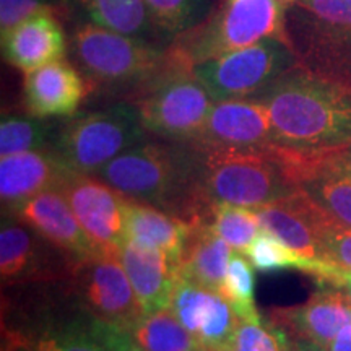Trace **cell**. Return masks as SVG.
Masks as SVG:
<instances>
[{
	"mask_svg": "<svg viewBox=\"0 0 351 351\" xmlns=\"http://www.w3.org/2000/svg\"><path fill=\"white\" fill-rule=\"evenodd\" d=\"M245 256L252 262L254 269L261 271L301 270L315 276L317 280L330 274L333 267V263L304 257L282 239L263 230L254 239Z\"/></svg>",
	"mask_w": 351,
	"mask_h": 351,
	"instance_id": "obj_27",
	"label": "cell"
},
{
	"mask_svg": "<svg viewBox=\"0 0 351 351\" xmlns=\"http://www.w3.org/2000/svg\"><path fill=\"white\" fill-rule=\"evenodd\" d=\"M52 0H0V26L2 33L12 29L34 13L52 10Z\"/></svg>",
	"mask_w": 351,
	"mask_h": 351,
	"instance_id": "obj_35",
	"label": "cell"
},
{
	"mask_svg": "<svg viewBox=\"0 0 351 351\" xmlns=\"http://www.w3.org/2000/svg\"><path fill=\"white\" fill-rule=\"evenodd\" d=\"M324 261L341 269H351V230L339 225L326 228L320 234Z\"/></svg>",
	"mask_w": 351,
	"mask_h": 351,
	"instance_id": "obj_34",
	"label": "cell"
},
{
	"mask_svg": "<svg viewBox=\"0 0 351 351\" xmlns=\"http://www.w3.org/2000/svg\"><path fill=\"white\" fill-rule=\"evenodd\" d=\"M263 231L287 243L302 256L313 261H324L320 234L326 228L335 225L319 205L298 191L287 199L256 208Z\"/></svg>",
	"mask_w": 351,
	"mask_h": 351,
	"instance_id": "obj_14",
	"label": "cell"
},
{
	"mask_svg": "<svg viewBox=\"0 0 351 351\" xmlns=\"http://www.w3.org/2000/svg\"><path fill=\"white\" fill-rule=\"evenodd\" d=\"M339 156L317 161L293 160L291 168L301 191L335 225L351 230V171L340 163Z\"/></svg>",
	"mask_w": 351,
	"mask_h": 351,
	"instance_id": "obj_20",
	"label": "cell"
},
{
	"mask_svg": "<svg viewBox=\"0 0 351 351\" xmlns=\"http://www.w3.org/2000/svg\"><path fill=\"white\" fill-rule=\"evenodd\" d=\"M145 132L137 106L117 103L72 117L56 134L52 152L72 173L96 176L122 152L143 142Z\"/></svg>",
	"mask_w": 351,
	"mask_h": 351,
	"instance_id": "obj_6",
	"label": "cell"
},
{
	"mask_svg": "<svg viewBox=\"0 0 351 351\" xmlns=\"http://www.w3.org/2000/svg\"><path fill=\"white\" fill-rule=\"evenodd\" d=\"M194 225L173 213L125 199V239L166 254L176 265H181L184 251Z\"/></svg>",
	"mask_w": 351,
	"mask_h": 351,
	"instance_id": "obj_21",
	"label": "cell"
},
{
	"mask_svg": "<svg viewBox=\"0 0 351 351\" xmlns=\"http://www.w3.org/2000/svg\"><path fill=\"white\" fill-rule=\"evenodd\" d=\"M213 104V98L194 77L192 69L178 60L140 91L135 106L145 130L184 143L197 137Z\"/></svg>",
	"mask_w": 351,
	"mask_h": 351,
	"instance_id": "obj_7",
	"label": "cell"
},
{
	"mask_svg": "<svg viewBox=\"0 0 351 351\" xmlns=\"http://www.w3.org/2000/svg\"><path fill=\"white\" fill-rule=\"evenodd\" d=\"M234 351H293V340L270 317L256 322L239 320Z\"/></svg>",
	"mask_w": 351,
	"mask_h": 351,
	"instance_id": "obj_32",
	"label": "cell"
},
{
	"mask_svg": "<svg viewBox=\"0 0 351 351\" xmlns=\"http://www.w3.org/2000/svg\"><path fill=\"white\" fill-rule=\"evenodd\" d=\"M169 307L204 351H234L239 319L221 293L179 276Z\"/></svg>",
	"mask_w": 351,
	"mask_h": 351,
	"instance_id": "obj_12",
	"label": "cell"
},
{
	"mask_svg": "<svg viewBox=\"0 0 351 351\" xmlns=\"http://www.w3.org/2000/svg\"><path fill=\"white\" fill-rule=\"evenodd\" d=\"M82 3L91 21L101 28L152 44L166 39L145 0H82Z\"/></svg>",
	"mask_w": 351,
	"mask_h": 351,
	"instance_id": "obj_25",
	"label": "cell"
},
{
	"mask_svg": "<svg viewBox=\"0 0 351 351\" xmlns=\"http://www.w3.org/2000/svg\"><path fill=\"white\" fill-rule=\"evenodd\" d=\"M7 215L33 228L73 263L106 254L86 234L59 189L41 192Z\"/></svg>",
	"mask_w": 351,
	"mask_h": 351,
	"instance_id": "obj_13",
	"label": "cell"
},
{
	"mask_svg": "<svg viewBox=\"0 0 351 351\" xmlns=\"http://www.w3.org/2000/svg\"><path fill=\"white\" fill-rule=\"evenodd\" d=\"M38 351H142L132 332L91 314H82L36 341Z\"/></svg>",
	"mask_w": 351,
	"mask_h": 351,
	"instance_id": "obj_23",
	"label": "cell"
},
{
	"mask_svg": "<svg viewBox=\"0 0 351 351\" xmlns=\"http://www.w3.org/2000/svg\"><path fill=\"white\" fill-rule=\"evenodd\" d=\"M132 335L142 351H204L171 307L145 314L132 328Z\"/></svg>",
	"mask_w": 351,
	"mask_h": 351,
	"instance_id": "obj_26",
	"label": "cell"
},
{
	"mask_svg": "<svg viewBox=\"0 0 351 351\" xmlns=\"http://www.w3.org/2000/svg\"><path fill=\"white\" fill-rule=\"evenodd\" d=\"M70 276L85 313L129 332L145 315L119 252L72 263Z\"/></svg>",
	"mask_w": 351,
	"mask_h": 351,
	"instance_id": "obj_9",
	"label": "cell"
},
{
	"mask_svg": "<svg viewBox=\"0 0 351 351\" xmlns=\"http://www.w3.org/2000/svg\"><path fill=\"white\" fill-rule=\"evenodd\" d=\"M219 293L232 307L239 320L256 322L262 319L256 307V296H254L256 293L254 265L241 252H232L231 261L228 263L225 282H223Z\"/></svg>",
	"mask_w": 351,
	"mask_h": 351,
	"instance_id": "obj_29",
	"label": "cell"
},
{
	"mask_svg": "<svg viewBox=\"0 0 351 351\" xmlns=\"http://www.w3.org/2000/svg\"><path fill=\"white\" fill-rule=\"evenodd\" d=\"M320 283L322 287L304 304L276 307L270 311L269 317L296 339L327 348L337 333L351 322V300L343 289Z\"/></svg>",
	"mask_w": 351,
	"mask_h": 351,
	"instance_id": "obj_15",
	"label": "cell"
},
{
	"mask_svg": "<svg viewBox=\"0 0 351 351\" xmlns=\"http://www.w3.org/2000/svg\"><path fill=\"white\" fill-rule=\"evenodd\" d=\"M65 49L64 29L52 10L34 13L2 33L3 59L23 73L60 60Z\"/></svg>",
	"mask_w": 351,
	"mask_h": 351,
	"instance_id": "obj_18",
	"label": "cell"
},
{
	"mask_svg": "<svg viewBox=\"0 0 351 351\" xmlns=\"http://www.w3.org/2000/svg\"><path fill=\"white\" fill-rule=\"evenodd\" d=\"M339 158H340V163L343 165L346 169L351 171V148L350 150H346L345 153H341Z\"/></svg>",
	"mask_w": 351,
	"mask_h": 351,
	"instance_id": "obj_40",
	"label": "cell"
},
{
	"mask_svg": "<svg viewBox=\"0 0 351 351\" xmlns=\"http://www.w3.org/2000/svg\"><path fill=\"white\" fill-rule=\"evenodd\" d=\"M47 241L13 215L0 228V275L3 283H21L51 275Z\"/></svg>",
	"mask_w": 351,
	"mask_h": 351,
	"instance_id": "obj_22",
	"label": "cell"
},
{
	"mask_svg": "<svg viewBox=\"0 0 351 351\" xmlns=\"http://www.w3.org/2000/svg\"><path fill=\"white\" fill-rule=\"evenodd\" d=\"M189 143L223 150H274L269 109L257 98L217 101L204 127Z\"/></svg>",
	"mask_w": 351,
	"mask_h": 351,
	"instance_id": "obj_11",
	"label": "cell"
},
{
	"mask_svg": "<svg viewBox=\"0 0 351 351\" xmlns=\"http://www.w3.org/2000/svg\"><path fill=\"white\" fill-rule=\"evenodd\" d=\"M293 351H327V348H324V346L317 343H313L309 340L296 339L293 341Z\"/></svg>",
	"mask_w": 351,
	"mask_h": 351,
	"instance_id": "obj_39",
	"label": "cell"
},
{
	"mask_svg": "<svg viewBox=\"0 0 351 351\" xmlns=\"http://www.w3.org/2000/svg\"><path fill=\"white\" fill-rule=\"evenodd\" d=\"M119 258L145 314L169 307L179 267L166 254L125 239Z\"/></svg>",
	"mask_w": 351,
	"mask_h": 351,
	"instance_id": "obj_19",
	"label": "cell"
},
{
	"mask_svg": "<svg viewBox=\"0 0 351 351\" xmlns=\"http://www.w3.org/2000/svg\"><path fill=\"white\" fill-rule=\"evenodd\" d=\"M72 171L51 150H33L0 160V199L3 212L12 213L41 192L60 189Z\"/></svg>",
	"mask_w": 351,
	"mask_h": 351,
	"instance_id": "obj_16",
	"label": "cell"
},
{
	"mask_svg": "<svg viewBox=\"0 0 351 351\" xmlns=\"http://www.w3.org/2000/svg\"><path fill=\"white\" fill-rule=\"evenodd\" d=\"M287 5L280 0H221L218 10L199 28L182 34L171 47L189 67L243 49L265 39L289 41Z\"/></svg>",
	"mask_w": 351,
	"mask_h": 351,
	"instance_id": "obj_5",
	"label": "cell"
},
{
	"mask_svg": "<svg viewBox=\"0 0 351 351\" xmlns=\"http://www.w3.org/2000/svg\"><path fill=\"white\" fill-rule=\"evenodd\" d=\"M232 252L231 245L213 232L208 221L194 225L179 265V276L219 293Z\"/></svg>",
	"mask_w": 351,
	"mask_h": 351,
	"instance_id": "obj_24",
	"label": "cell"
},
{
	"mask_svg": "<svg viewBox=\"0 0 351 351\" xmlns=\"http://www.w3.org/2000/svg\"><path fill=\"white\" fill-rule=\"evenodd\" d=\"M296 67L293 44L271 38L195 64L192 73L217 103L257 96Z\"/></svg>",
	"mask_w": 351,
	"mask_h": 351,
	"instance_id": "obj_8",
	"label": "cell"
},
{
	"mask_svg": "<svg viewBox=\"0 0 351 351\" xmlns=\"http://www.w3.org/2000/svg\"><path fill=\"white\" fill-rule=\"evenodd\" d=\"M295 5L320 25L351 29V0H298Z\"/></svg>",
	"mask_w": 351,
	"mask_h": 351,
	"instance_id": "obj_33",
	"label": "cell"
},
{
	"mask_svg": "<svg viewBox=\"0 0 351 351\" xmlns=\"http://www.w3.org/2000/svg\"><path fill=\"white\" fill-rule=\"evenodd\" d=\"M280 2H282V3H285V5H295V3L298 2V0H280Z\"/></svg>",
	"mask_w": 351,
	"mask_h": 351,
	"instance_id": "obj_41",
	"label": "cell"
},
{
	"mask_svg": "<svg viewBox=\"0 0 351 351\" xmlns=\"http://www.w3.org/2000/svg\"><path fill=\"white\" fill-rule=\"evenodd\" d=\"M252 98L269 109L275 148L302 161L351 148V83L296 67Z\"/></svg>",
	"mask_w": 351,
	"mask_h": 351,
	"instance_id": "obj_1",
	"label": "cell"
},
{
	"mask_svg": "<svg viewBox=\"0 0 351 351\" xmlns=\"http://www.w3.org/2000/svg\"><path fill=\"white\" fill-rule=\"evenodd\" d=\"M166 38L182 36L210 19L213 0H145Z\"/></svg>",
	"mask_w": 351,
	"mask_h": 351,
	"instance_id": "obj_28",
	"label": "cell"
},
{
	"mask_svg": "<svg viewBox=\"0 0 351 351\" xmlns=\"http://www.w3.org/2000/svg\"><path fill=\"white\" fill-rule=\"evenodd\" d=\"M186 145L192 153L202 194L212 205L256 210L300 191L287 160L276 148L245 152Z\"/></svg>",
	"mask_w": 351,
	"mask_h": 351,
	"instance_id": "obj_3",
	"label": "cell"
},
{
	"mask_svg": "<svg viewBox=\"0 0 351 351\" xmlns=\"http://www.w3.org/2000/svg\"><path fill=\"white\" fill-rule=\"evenodd\" d=\"M2 351H38V345L26 339L23 333L3 330Z\"/></svg>",
	"mask_w": 351,
	"mask_h": 351,
	"instance_id": "obj_36",
	"label": "cell"
},
{
	"mask_svg": "<svg viewBox=\"0 0 351 351\" xmlns=\"http://www.w3.org/2000/svg\"><path fill=\"white\" fill-rule=\"evenodd\" d=\"M72 56L83 77L106 90L142 91L178 62L171 49L109 32L98 25H82L73 32Z\"/></svg>",
	"mask_w": 351,
	"mask_h": 351,
	"instance_id": "obj_4",
	"label": "cell"
},
{
	"mask_svg": "<svg viewBox=\"0 0 351 351\" xmlns=\"http://www.w3.org/2000/svg\"><path fill=\"white\" fill-rule=\"evenodd\" d=\"M25 104L29 116L39 119L72 116L86 96L80 70L65 60H56L25 73Z\"/></svg>",
	"mask_w": 351,
	"mask_h": 351,
	"instance_id": "obj_17",
	"label": "cell"
},
{
	"mask_svg": "<svg viewBox=\"0 0 351 351\" xmlns=\"http://www.w3.org/2000/svg\"><path fill=\"white\" fill-rule=\"evenodd\" d=\"M51 138V127L34 116H2L0 122V156L43 150Z\"/></svg>",
	"mask_w": 351,
	"mask_h": 351,
	"instance_id": "obj_31",
	"label": "cell"
},
{
	"mask_svg": "<svg viewBox=\"0 0 351 351\" xmlns=\"http://www.w3.org/2000/svg\"><path fill=\"white\" fill-rule=\"evenodd\" d=\"M327 351H351V322L337 333V337L327 346Z\"/></svg>",
	"mask_w": 351,
	"mask_h": 351,
	"instance_id": "obj_38",
	"label": "cell"
},
{
	"mask_svg": "<svg viewBox=\"0 0 351 351\" xmlns=\"http://www.w3.org/2000/svg\"><path fill=\"white\" fill-rule=\"evenodd\" d=\"M319 282L330 283L333 287L343 289L351 300V269H341V267L333 265L330 274L324 276V278H320Z\"/></svg>",
	"mask_w": 351,
	"mask_h": 351,
	"instance_id": "obj_37",
	"label": "cell"
},
{
	"mask_svg": "<svg viewBox=\"0 0 351 351\" xmlns=\"http://www.w3.org/2000/svg\"><path fill=\"white\" fill-rule=\"evenodd\" d=\"M91 241L117 254L125 241V197L90 174L70 173L59 189Z\"/></svg>",
	"mask_w": 351,
	"mask_h": 351,
	"instance_id": "obj_10",
	"label": "cell"
},
{
	"mask_svg": "<svg viewBox=\"0 0 351 351\" xmlns=\"http://www.w3.org/2000/svg\"><path fill=\"white\" fill-rule=\"evenodd\" d=\"M125 199L153 205L191 225L208 221L215 205L205 199L192 153L178 147L140 142L122 152L96 174Z\"/></svg>",
	"mask_w": 351,
	"mask_h": 351,
	"instance_id": "obj_2",
	"label": "cell"
},
{
	"mask_svg": "<svg viewBox=\"0 0 351 351\" xmlns=\"http://www.w3.org/2000/svg\"><path fill=\"white\" fill-rule=\"evenodd\" d=\"M208 225L213 232L226 241L232 251L245 254L254 239L262 231L257 213L252 208L230 204H217L213 207Z\"/></svg>",
	"mask_w": 351,
	"mask_h": 351,
	"instance_id": "obj_30",
	"label": "cell"
}]
</instances>
